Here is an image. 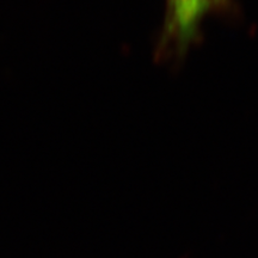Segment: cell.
Returning a JSON list of instances; mask_svg holds the SVG:
<instances>
[{
    "instance_id": "cell-1",
    "label": "cell",
    "mask_w": 258,
    "mask_h": 258,
    "mask_svg": "<svg viewBox=\"0 0 258 258\" xmlns=\"http://www.w3.org/2000/svg\"><path fill=\"white\" fill-rule=\"evenodd\" d=\"M227 0H167V15L160 49L182 54L199 36L202 19Z\"/></svg>"
}]
</instances>
